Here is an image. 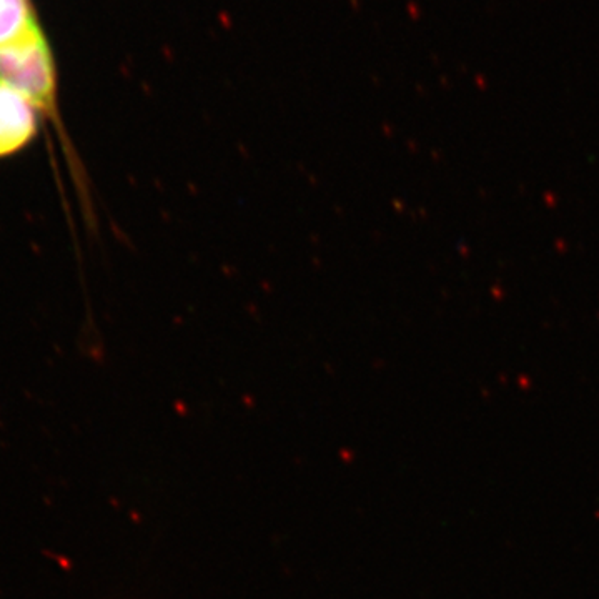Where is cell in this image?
I'll return each mask as SVG.
<instances>
[{"label": "cell", "mask_w": 599, "mask_h": 599, "mask_svg": "<svg viewBox=\"0 0 599 599\" xmlns=\"http://www.w3.org/2000/svg\"><path fill=\"white\" fill-rule=\"evenodd\" d=\"M35 107L0 82V155L20 148L35 134Z\"/></svg>", "instance_id": "7a4b0ae2"}, {"label": "cell", "mask_w": 599, "mask_h": 599, "mask_svg": "<svg viewBox=\"0 0 599 599\" xmlns=\"http://www.w3.org/2000/svg\"><path fill=\"white\" fill-rule=\"evenodd\" d=\"M39 27L30 0H0V47L24 39Z\"/></svg>", "instance_id": "3957f363"}, {"label": "cell", "mask_w": 599, "mask_h": 599, "mask_svg": "<svg viewBox=\"0 0 599 599\" xmlns=\"http://www.w3.org/2000/svg\"><path fill=\"white\" fill-rule=\"evenodd\" d=\"M0 82L19 92L39 110L53 112L55 67L40 27L24 39L0 47Z\"/></svg>", "instance_id": "6da1fadb"}]
</instances>
